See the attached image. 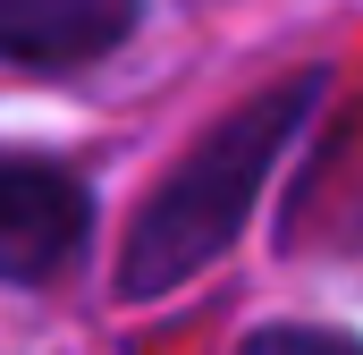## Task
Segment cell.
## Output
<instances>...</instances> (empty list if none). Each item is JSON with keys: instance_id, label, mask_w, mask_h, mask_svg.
I'll return each mask as SVG.
<instances>
[{"instance_id": "1", "label": "cell", "mask_w": 363, "mask_h": 355, "mask_svg": "<svg viewBox=\"0 0 363 355\" xmlns=\"http://www.w3.org/2000/svg\"><path fill=\"white\" fill-rule=\"evenodd\" d=\"M304 102H313V77L287 85V93L245 102V110H237V119H228V127H220L169 186H161V203L135 220V246H127V263H118V288H127V296H161V288H178L186 271H203L228 237H237V220H245L254 186L271 178V153L296 136Z\"/></svg>"}, {"instance_id": "2", "label": "cell", "mask_w": 363, "mask_h": 355, "mask_svg": "<svg viewBox=\"0 0 363 355\" xmlns=\"http://www.w3.org/2000/svg\"><path fill=\"white\" fill-rule=\"evenodd\" d=\"M85 237V186L43 161H0V279H43Z\"/></svg>"}, {"instance_id": "3", "label": "cell", "mask_w": 363, "mask_h": 355, "mask_svg": "<svg viewBox=\"0 0 363 355\" xmlns=\"http://www.w3.org/2000/svg\"><path fill=\"white\" fill-rule=\"evenodd\" d=\"M127 26H135V0H0V60L77 68V60H101Z\"/></svg>"}, {"instance_id": "4", "label": "cell", "mask_w": 363, "mask_h": 355, "mask_svg": "<svg viewBox=\"0 0 363 355\" xmlns=\"http://www.w3.org/2000/svg\"><path fill=\"white\" fill-rule=\"evenodd\" d=\"M245 355H363V347L338 339V330H262Z\"/></svg>"}]
</instances>
